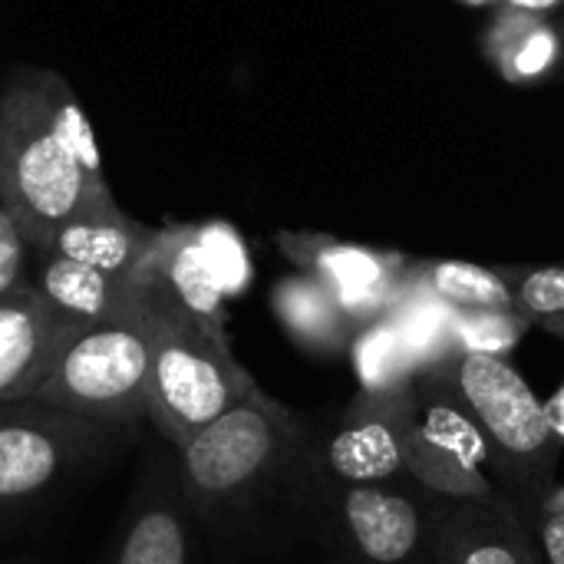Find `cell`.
Returning <instances> with one entry per match:
<instances>
[{
  "instance_id": "obj_1",
  "label": "cell",
  "mask_w": 564,
  "mask_h": 564,
  "mask_svg": "<svg viewBox=\"0 0 564 564\" xmlns=\"http://www.w3.org/2000/svg\"><path fill=\"white\" fill-rule=\"evenodd\" d=\"M0 195L33 248L73 215L112 202L93 126L56 69L13 63L0 76Z\"/></svg>"
},
{
  "instance_id": "obj_2",
  "label": "cell",
  "mask_w": 564,
  "mask_h": 564,
  "mask_svg": "<svg viewBox=\"0 0 564 564\" xmlns=\"http://www.w3.org/2000/svg\"><path fill=\"white\" fill-rule=\"evenodd\" d=\"M311 423L258 387L248 400L175 449L178 489L205 525H235L288 492L304 466Z\"/></svg>"
},
{
  "instance_id": "obj_3",
  "label": "cell",
  "mask_w": 564,
  "mask_h": 564,
  "mask_svg": "<svg viewBox=\"0 0 564 564\" xmlns=\"http://www.w3.org/2000/svg\"><path fill=\"white\" fill-rule=\"evenodd\" d=\"M145 324L152 347L145 420L172 449L185 446L261 387L235 357L221 321L198 317L149 288Z\"/></svg>"
},
{
  "instance_id": "obj_4",
  "label": "cell",
  "mask_w": 564,
  "mask_h": 564,
  "mask_svg": "<svg viewBox=\"0 0 564 564\" xmlns=\"http://www.w3.org/2000/svg\"><path fill=\"white\" fill-rule=\"evenodd\" d=\"M479 426L489 476L496 489L525 512H539L555 492L564 440L549 403L506 360L486 354H456L436 367Z\"/></svg>"
},
{
  "instance_id": "obj_5",
  "label": "cell",
  "mask_w": 564,
  "mask_h": 564,
  "mask_svg": "<svg viewBox=\"0 0 564 564\" xmlns=\"http://www.w3.org/2000/svg\"><path fill=\"white\" fill-rule=\"evenodd\" d=\"M294 502L304 512V522L330 549V562L430 564L423 489L413 479L347 486L324 476L304 453Z\"/></svg>"
},
{
  "instance_id": "obj_6",
  "label": "cell",
  "mask_w": 564,
  "mask_h": 564,
  "mask_svg": "<svg viewBox=\"0 0 564 564\" xmlns=\"http://www.w3.org/2000/svg\"><path fill=\"white\" fill-rule=\"evenodd\" d=\"M145 311L139 321L76 324L33 400L119 430L142 423L149 413L145 400L152 360Z\"/></svg>"
},
{
  "instance_id": "obj_7",
  "label": "cell",
  "mask_w": 564,
  "mask_h": 564,
  "mask_svg": "<svg viewBox=\"0 0 564 564\" xmlns=\"http://www.w3.org/2000/svg\"><path fill=\"white\" fill-rule=\"evenodd\" d=\"M122 433L36 400L0 403V519L46 502L86 466L109 456Z\"/></svg>"
},
{
  "instance_id": "obj_8",
  "label": "cell",
  "mask_w": 564,
  "mask_h": 564,
  "mask_svg": "<svg viewBox=\"0 0 564 564\" xmlns=\"http://www.w3.org/2000/svg\"><path fill=\"white\" fill-rule=\"evenodd\" d=\"M406 476L433 496L482 499L499 492L489 476L476 420L440 370L416 377L406 423Z\"/></svg>"
},
{
  "instance_id": "obj_9",
  "label": "cell",
  "mask_w": 564,
  "mask_h": 564,
  "mask_svg": "<svg viewBox=\"0 0 564 564\" xmlns=\"http://www.w3.org/2000/svg\"><path fill=\"white\" fill-rule=\"evenodd\" d=\"M416 387V383H413ZM413 387L400 393H364L344 406L330 426L314 430L307 456L311 463L347 486L400 482L406 476V423L413 406Z\"/></svg>"
},
{
  "instance_id": "obj_10",
  "label": "cell",
  "mask_w": 564,
  "mask_h": 564,
  "mask_svg": "<svg viewBox=\"0 0 564 564\" xmlns=\"http://www.w3.org/2000/svg\"><path fill=\"white\" fill-rule=\"evenodd\" d=\"M274 241L301 274H311L340 301L360 330L390 317L410 288L413 258L400 251L367 248L317 231H278Z\"/></svg>"
},
{
  "instance_id": "obj_11",
  "label": "cell",
  "mask_w": 564,
  "mask_h": 564,
  "mask_svg": "<svg viewBox=\"0 0 564 564\" xmlns=\"http://www.w3.org/2000/svg\"><path fill=\"white\" fill-rule=\"evenodd\" d=\"M430 564H542L532 525L502 489L482 499L423 492Z\"/></svg>"
},
{
  "instance_id": "obj_12",
  "label": "cell",
  "mask_w": 564,
  "mask_h": 564,
  "mask_svg": "<svg viewBox=\"0 0 564 564\" xmlns=\"http://www.w3.org/2000/svg\"><path fill=\"white\" fill-rule=\"evenodd\" d=\"M106 564H195V516L175 459L149 456L112 535Z\"/></svg>"
},
{
  "instance_id": "obj_13",
  "label": "cell",
  "mask_w": 564,
  "mask_h": 564,
  "mask_svg": "<svg viewBox=\"0 0 564 564\" xmlns=\"http://www.w3.org/2000/svg\"><path fill=\"white\" fill-rule=\"evenodd\" d=\"M73 327L30 284L0 297V403L33 400Z\"/></svg>"
},
{
  "instance_id": "obj_14",
  "label": "cell",
  "mask_w": 564,
  "mask_h": 564,
  "mask_svg": "<svg viewBox=\"0 0 564 564\" xmlns=\"http://www.w3.org/2000/svg\"><path fill=\"white\" fill-rule=\"evenodd\" d=\"M26 284L73 324L139 321L149 304V288L135 278L106 274L40 248H33Z\"/></svg>"
},
{
  "instance_id": "obj_15",
  "label": "cell",
  "mask_w": 564,
  "mask_h": 564,
  "mask_svg": "<svg viewBox=\"0 0 564 564\" xmlns=\"http://www.w3.org/2000/svg\"><path fill=\"white\" fill-rule=\"evenodd\" d=\"M159 241V228H149L135 221L119 202H106L96 208H86L63 221L43 245L40 251L69 258L76 264L119 274V278H135L142 274L152 248Z\"/></svg>"
},
{
  "instance_id": "obj_16",
  "label": "cell",
  "mask_w": 564,
  "mask_h": 564,
  "mask_svg": "<svg viewBox=\"0 0 564 564\" xmlns=\"http://www.w3.org/2000/svg\"><path fill=\"white\" fill-rule=\"evenodd\" d=\"M274 317L281 321L284 334L314 357H340L350 354L360 327L340 307V301L311 274H291L274 284L271 291Z\"/></svg>"
},
{
  "instance_id": "obj_17",
  "label": "cell",
  "mask_w": 564,
  "mask_h": 564,
  "mask_svg": "<svg viewBox=\"0 0 564 564\" xmlns=\"http://www.w3.org/2000/svg\"><path fill=\"white\" fill-rule=\"evenodd\" d=\"M486 59L509 83H539L545 79L564 53L562 33L542 17L519 7H502L486 36Z\"/></svg>"
},
{
  "instance_id": "obj_18",
  "label": "cell",
  "mask_w": 564,
  "mask_h": 564,
  "mask_svg": "<svg viewBox=\"0 0 564 564\" xmlns=\"http://www.w3.org/2000/svg\"><path fill=\"white\" fill-rule=\"evenodd\" d=\"M410 274L436 301L453 311H516V291L506 268H486L473 261H413Z\"/></svg>"
},
{
  "instance_id": "obj_19",
  "label": "cell",
  "mask_w": 564,
  "mask_h": 564,
  "mask_svg": "<svg viewBox=\"0 0 564 564\" xmlns=\"http://www.w3.org/2000/svg\"><path fill=\"white\" fill-rule=\"evenodd\" d=\"M350 357L364 393H400L410 390L420 377L416 357L393 317L367 324L357 334Z\"/></svg>"
},
{
  "instance_id": "obj_20",
  "label": "cell",
  "mask_w": 564,
  "mask_h": 564,
  "mask_svg": "<svg viewBox=\"0 0 564 564\" xmlns=\"http://www.w3.org/2000/svg\"><path fill=\"white\" fill-rule=\"evenodd\" d=\"M403 334V340L410 344L420 373L443 367L449 357H456V340H453V324H456V311L446 307L443 301H436L426 288H420L410 274V288L400 297V304L390 314Z\"/></svg>"
},
{
  "instance_id": "obj_21",
  "label": "cell",
  "mask_w": 564,
  "mask_h": 564,
  "mask_svg": "<svg viewBox=\"0 0 564 564\" xmlns=\"http://www.w3.org/2000/svg\"><path fill=\"white\" fill-rule=\"evenodd\" d=\"M516 311L532 324L564 340V264H542V268H506Z\"/></svg>"
},
{
  "instance_id": "obj_22",
  "label": "cell",
  "mask_w": 564,
  "mask_h": 564,
  "mask_svg": "<svg viewBox=\"0 0 564 564\" xmlns=\"http://www.w3.org/2000/svg\"><path fill=\"white\" fill-rule=\"evenodd\" d=\"M532 324L519 311H456L453 340L459 354L506 357L522 344Z\"/></svg>"
},
{
  "instance_id": "obj_23",
  "label": "cell",
  "mask_w": 564,
  "mask_h": 564,
  "mask_svg": "<svg viewBox=\"0 0 564 564\" xmlns=\"http://www.w3.org/2000/svg\"><path fill=\"white\" fill-rule=\"evenodd\" d=\"M30 261H33V245L20 218L10 212V205L0 195V297L26 284Z\"/></svg>"
},
{
  "instance_id": "obj_24",
  "label": "cell",
  "mask_w": 564,
  "mask_h": 564,
  "mask_svg": "<svg viewBox=\"0 0 564 564\" xmlns=\"http://www.w3.org/2000/svg\"><path fill=\"white\" fill-rule=\"evenodd\" d=\"M542 564H564V489L555 486L552 499L529 516Z\"/></svg>"
},
{
  "instance_id": "obj_25",
  "label": "cell",
  "mask_w": 564,
  "mask_h": 564,
  "mask_svg": "<svg viewBox=\"0 0 564 564\" xmlns=\"http://www.w3.org/2000/svg\"><path fill=\"white\" fill-rule=\"evenodd\" d=\"M562 0H509V7H519V10H529V13H542L549 7H555Z\"/></svg>"
},
{
  "instance_id": "obj_26",
  "label": "cell",
  "mask_w": 564,
  "mask_h": 564,
  "mask_svg": "<svg viewBox=\"0 0 564 564\" xmlns=\"http://www.w3.org/2000/svg\"><path fill=\"white\" fill-rule=\"evenodd\" d=\"M549 410H552V420H555V426H558V433H562L564 440V390L555 403H549Z\"/></svg>"
},
{
  "instance_id": "obj_27",
  "label": "cell",
  "mask_w": 564,
  "mask_h": 564,
  "mask_svg": "<svg viewBox=\"0 0 564 564\" xmlns=\"http://www.w3.org/2000/svg\"><path fill=\"white\" fill-rule=\"evenodd\" d=\"M463 3H473V7H489V3H502V0H463Z\"/></svg>"
},
{
  "instance_id": "obj_28",
  "label": "cell",
  "mask_w": 564,
  "mask_h": 564,
  "mask_svg": "<svg viewBox=\"0 0 564 564\" xmlns=\"http://www.w3.org/2000/svg\"><path fill=\"white\" fill-rule=\"evenodd\" d=\"M327 564H337V562H327Z\"/></svg>"
}]
</instances>
